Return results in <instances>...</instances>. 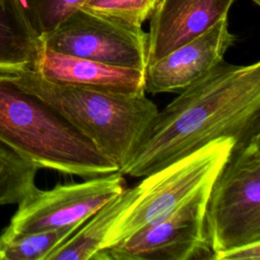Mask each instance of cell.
Wrapping results in <instances>:
<instances>
[{
    "label": "cell",
    "mask_w": 260,
    "mask_h": 260,
    "mask_svg": "<svg viewBox=\"0 0 260 260\" xmlns=\"http://www.w3.org/2000/svg\"><path fill=\"white\" fill-rule=\"evenodd\" d=\"M257 132L260 62L222 61L157 112L133 157L119 172L145 177L215 139L231 137L239 144Z\"/></svg>",
    "instance_id": "1"
},
{
    "label": "cell",
    "mask_w": 260,
    "mask_h": 260,
    "mask_svg": "<svg viewBox=\"0 0 260 260\" xmlns=\"http://www.w3.org/2000/svg\"><path fill=\"white\" fill-rule=\"evenodd\" d=\"M0 144L39 169L93 178L119 171L46 102L0 69Z\"/></svg>",
    "instance_id": "2"
},
{
    "label": "cell",
    "mask_w": 260,
    "mask_h": 260,
    "mask_svg": "<svg viewBox=\"0 0 260 260\" xmlns=\"http://www.w3.org/2000/svg\"><path fill=\"white\" fill-rule=\"evenodd\" d=\"M9 71L22 88L56 110L119 171L133 157L158 112L145 95L124 96L61 85L28 68Z\"/></svg>",
    "instance_id": "3"
},
{
    "label": "cell",
    "mask_w": 260,
    "mask_h": 260,
    "mask_svg": "<svg viewBox=\"0 0 260 260\" xmlns=\"http://www.w3.org/2000/svg\"><path fill=\"white\" fill-rule=\"evenodd\" d=\"M204 222L213 254L260 241V132L234 145L211 184Z\"/></svg>",
    "instance_id": "4"
},
{
    "label": "cell",
    "mask_w": 260,
    "mask_h": 260,
    "mask_svg": "<svg viewBox=\"0 0 260 260\" xmlns=\"http://www.w3.org/2000/svg\"><path fill=\"white\" fill-rule=\"evenodd\" d=\"M235 144L236 140L231 137L215 139L191 154L145 176L135 185V199L109 230L101 249L111 247L162 219L199 188L212 183Z\"/></svg>",
    "instance_id": "5"
},
{
    "label": "cell",
    "mask_w": 260,
    "mask_h": 260,
    "mask_svg": "<svg viewBox=\"0 0 260 260\" xmlns=\"http://www.w3.org/2000/svg\"><path fill=\"white\" fill-rule=\"evenodd\" d=\"M211 184L199 188L162 219L101 249L92 260H212L204 222Z\"/></svg>",
    "instance_id": "6"
},
{
    "label": "cell",
    "mask_w": 260,
    "mask_h": 260,
    "mask_svg": "<svg viewBox=\"0 0 260 260\" xmlns=\"http://www.w3.org/2000/svg\"><path fill=\"white\" fill-rule=\"evenodd\" d=\"M45 48L113 66L144 70L147 32L141 26L76 8L41 37Z\"/></svg>",
    "instance_id": "7"
},
{
    "label": "cell",
    "mask_w": 260,
    "mask_h": 260,
    "mask_svg": "<svg viewBox=\"0 0 260 260\" xmlns=\"http://www.w3.org/2000/svg\"><path fill=\"white\" fill-rule=\"evenodd\" d=\"M126 187L124 175L119 171L81 183L57 185L49 190L36 187L17 203L15 213L0 237L10 238L85 222Z\"/></svg>",
    "instance_id": "8"
},
{
    "label": "cell",
    "mask_w": 260,
    "mask_h": 260,
    "mask_svg": "<svg viewBox=\"0 0 260 260\" xmlns=\"http://www.w3.org/2000/svg\"><path fill=\"white\" fill-rule=\"evenodd\" d=\"M237 37L228 16L144 69V89L149 93L180 92L223 61Z\"/></svg>",
    "instance_id": "9"
},
{
    "label": "cell",
    "mask_w": 260,
    "mask_h": 260,
    "mask_svg": "<svg viewBox=\"0 0 260 260\" xmlns=\"http://www.w3.org/2000/svg\"><path fill=\"white\" fill-rule=\"evenodd\" d=\"M30 69L44 79L61 85L124 96L145 95L144 70L61 54L43 44Z\"/></svg>",
    "instance_id": "10"
},
{
    "label": "cell",
    "mask_w": 260,
    "mask_h": 260,
    "mask_svg": "<svg viewBox=\"0 0 260 260\" xmlns=\"http://www.w3.org/2000/svg\"><path fill=\"white\" fill-rule=\"evenodd\" d=\"M235 0H159L149 20L147 65L228 16Z\"/></svg>",
    "instance_id": "11"
},
{
    "label": "cell",
    "mask_w": 260,
    "mask_h": 260,
    "mask_svg": "<svg viewBox=\"0 0 260 260\" xmlns=\"http://www.w3.org/2000/svg\"><path fill=\"white\" fill-rule=\"evenodd\" d=\"M137 195L136 186L126 187L119 195L101 207L69 239L55 248L46 260H92L102 243Z\"/></svg>",
    "instance_id": "12"
},
{
    "label": "cell",
    "mask_w": 260,
    "mask_h": 260,
    "mask_svg": "<svg viewBox=\"0 0 260 260\" xmlns=\"http://www.w3.org/2000/svg\"><path fill=\"white\" fill-rule=\"evenodd\" d=\"M41 47L21 0H0V69H30Z\"/></svg>",
    "instance_id": "13"
},
{
    "label": "cell",
    "mask_w": 260,
    "mask_h": 260,
    "mask_svg": "<svg viewBox=\"0 0 260 260\" xmlns=\"http://www.w3.org/2000/svg\"><path fill=\"white\" fill-rule=\"evenodd\" d=\"M83 223L10 238L0 237V260H46L55 248L69 239Z\"/></svg>",
    "instance_id": "14"
},
{
    "label": "cell",
    "mask_w": 260,
    "mask_h": 260,
    "mask_svg": "<svg viewBox=\"0 0 260 260\" xmlns=\"http://www.w3.org/2000/svg\"><path fill=\"white\" fill-rule=\"evenodd\" d=\"M39 168L0 144V206L17 204L37 186Z\"/></svg>",
    "instance_id": "15"
},
{
    "label": "cell",
    "mask_w": 260,
    "mask_h": 260,
    "mask_svg": "<svg viewBox=\"0 0 260 260\" xmlns=\"http://www.w3.org/2000/svg\"><path fill=\"white\" fill-rule=\"evenodd\" d=\"M25 14L41 38L52 31L83 0H21Z\"/></svg>",
    "instance_id": "16"
},
{
    "label": "cell",
    "mask_w": 260,
    "mask_h": 260,
    "mask_svg": "<svg viewBox=\"0 0 260 260\" xmlns=\"http://www.w3.org/2000/svg\"><path fill=\"white\" fill-rule=\"evenodd\" d=\"M159 0H83L81 8L113 17L134 25L142 23L152 15Z\"/></svg>",
    "instance_id": "17"
},
{
    "label": "cell",
    "mask_w": 260,
    "mask_h": 260,
    "mask_svg": "<svg viewBox=\"0 0 260 260\" xmlns=\"http://www.w3.org/2000/svg\"><path fill=\"white\" fill-rule=\"evenodd\" d=\"M212 260H260V241L216 252Z\"/></svg>",
    "instance_id": "18"
},
{
    "label": "cell",
    "mask_w": 260,
    "mask_h": 260,
    "mask_svg": "<svg viewBox=\"0 0 260 260\" xmlns=\"http://www.w3.org/2000/svg\"><path fill=\"white\" fill-rule=\"evenodd\" d=\"M256 5H259L260 4V0H252Z\"/></svg>",
    "instance_id": "19"
}]
</instances>
